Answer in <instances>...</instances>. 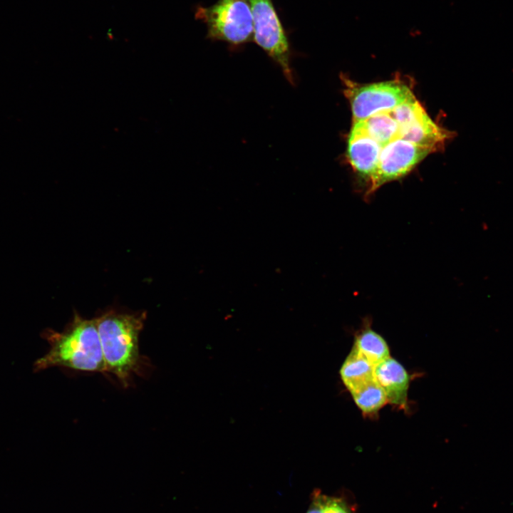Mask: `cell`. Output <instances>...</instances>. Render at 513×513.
Masks as SVG:
<instances>
[{
	"mask_svg": "<svg viewBox=\"0 0 513 513\" xmlns=\"http://www.w3.org/2000/svg\"><path fill=\"white\" fill-rule=\"evenodd\" d=\"M46 338L50 348L36 361V370L57 366L81 371L106 372L96 318L86 319L76 314L62 332L49 331Z\"/></svg>",
	"mask_w": 513,
	"mask_h": 513,
	"instance_id": "cell-1",
	"label": "cell"
},
{
	"mask_svg": "<svg viewBox=\"0 0 513 513\" xmlns=\"http://www.w3.org/2000/svg\"><path fill=\"white\" fill-rule=\"evenodd\" d=\"M145 314L109 311L96 318L106 372L113 374L124 386L140 371L142 356L139 336Z\"/></svg>",
	"mask_w": 513,
	"mask_h": 513,
	"instance_id": "cell-2",
	"label": "cell"
},
{
	"mask_svg": "<svg viewBox=\"0 0 513 513\" xmlns=\"http://www.w3.org/2000/svg\"><path fill=\"white\" fill-rule=\"evenodd\" d=\"M195 15L206 25L207 38L233 46L253 41V16L247 0H218L209 6H198Z\"/></svg>",
	"mask_w": 513,
	"mask_h": 513,
	"instance_id": "cell-3",
	"label": "cell"
},
{
	"mask_svg": "<svg viewBox=\"0 0 513 513\" xmlns=\"http://www.w3.org/2000/svg\"><path fill=\"white\" fill-rule=\"evenodd\" d=\"M343 93L348 100L353 122L389 110L415 97L412 86L400 78L361 84L342 76Z\"/></svg>",
	"mask_w": 513,
	"mask_h": 513,
	"instance_id": "cell-4",
	"label": "cell"
},
{
	"mask_svg": "<svg viewBox=\"0 0 513 513\" xmlns=\"http://www.w3.org/2000/svg\"><path fill=\"white\" fill-rule=\"evenodd\" d=\"M247 1L253 16V41L281 67L286 80L294 85L289 40L272 0Z\"/></svg>",
	"mask_w": 513,
	"mask_h": 513,
	"instance_id": "cell-5",
	"label": "cell"
},
{
	"mask_svg": "<svg viewBox=\"0 0 513 513\" xmlns=\"http://www.w3.org/2000/svg\"><path fill=\"white\" fill-rule=\"evenodd\" d=\"M433 152L403 139H396L381 150L377 166L368 180L365 193L370 197L382 185L408 174L427 155Z\"/></svg>",
	"mask_w": 513,
	"mask_h": 513,
	"instance_id": "cell-6",
	"label": "cell"
},
{
	"mask_svg": "<svg viewBox=\"0 0 513 513\" xmlns=\"http://www.w3.org/2000/svg\"><path fill=\"white\" fill-rule=\"evenodd\" d=\"M398 125L400 139L429 148L433 152L443 150L446 142L456 135L454 131L437 125L423 107L408 123Z\"/></svg>",
	"mask_w": 513,
	"mask_h": 513,
	"instance_id": "cell-7",
	"label": "cell"
},
{
	"mask_svg": "<svg viewBox=\"0 0 513 513\" xmlns=\"http://www.w3.org/2000/svg\"><path fill=\"white\" fill-rule=\"evenodd\" d=\"M383 147L365 133L352 127L348 140L347 157L353 169L369 180L375 170Z\"/></svg>",
	"mask_w": 513,
	"mask_h": 513,
	"instance_id": "cell-8",
	"label": "cell"
},
{
	"mask_svg": "<svg viewBox=\"0 0 513 513\" xmlns=\"http://www.w3.org/2000/svg\"><path fill=\"white\" fill-rule=\"evenodd\" d=\"M375 374L385 391L388 403L405 408L409 375L403 366L390 357L375 368Z\"/></svg>",
	"mask_w": 513,
	"mask_h": 513,
	"instance_id": "cell-9",
	"label": "cell"
},
{
	"mask_svg": "<svg viewBox=\"0 0 513 513\" xmlns=\"http://www.w3.org/2000/svg\"><path fill=\"white\" fill-rule=\"evenodd\" d=\"M353 128L365 133L382 147L399 138V125L389 110L375 113L366 119L353 122Z\"/></svg>",
	"mask_w": 513,
	"mask_h": 513,
	"instance_id": "cell-10",
	"label": "cell"
},
{
	"mask_svg": "<svg viewBox=\"0 0 513 513\" xmlns=\"http://www.w3.org/2000/svg\"><path fill=\"white\" fill-rule=\"evenodd\" d=\"M352 349L375 368L390 357L386 341L366 321L356 335Z\"/></svg>",
	"mask_w": 513,
	"mask_h": 513,
	"instance_id": "cell-11",
	"label": "cell"
},
{
	"mask_svg": "<svg viewBox=\"0 0 513 513\" xmlns=\"http://www.w3.org/2000/svg\"><path fill=\"white\" fill-rule=\"evenodd\" d=\"M340 375L350 393L376 380L375 367L353 349L343 363Z\"/></svg>",
	"mask_w": 513,
	"mask_h": 513,
	"instance_id": "cell-12",
	"label": "cell"
},
{
	"mask_svg": "<svg viewBox=\"0 0 513 513\" xmlns=\"http://www.w3.org/2000/svg\"><path fill=\"white\" fill-rule=\"evenodd\" d=\"M305 513H358L355 502L344 493L328 495L314 489Z\"/></svg>",
	"mask_w": 513,
	"mask_h": 513,
	"instance_id": "cell-13",
	"label": "cell"
},
{
	"mask_svg": "<svg viewBox=\"0 0 513 513\" xmlns=\"http://www.w3.org/2000/svg\"><path fill=\"white\" fill-rule=\"evenodd\" d=\"M351 394L355 403L365 415L375 414L388 403L385 391L377 379Z\"/></svg>",
	"mask_w": 513,
	"mask_h": 513,
	"instance_id": "cell-14",
	"label": "cell"
}]
</instances>
